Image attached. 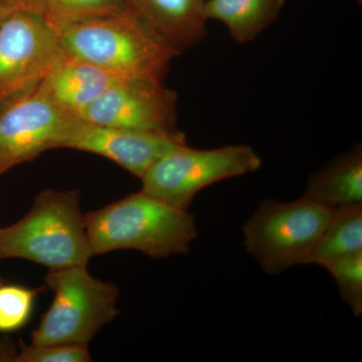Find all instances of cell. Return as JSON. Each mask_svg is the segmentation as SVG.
<instances>
[{
    "label": "cell",
    "mask_w": 362,
    "mask_h": 362,
    "mask_svg": "<svg viewBox=\"0 0 362 362\" xmlns=\"http://www.w3.org/2000/svg\"><path fill=\"white\" fill-rule=\"evenodd\" d=\"M122 80L126 78L68 54L42 86L62 109L78 117L86 107Z\"/></svg>",
    "instance_id": "7c38bea8"
},
{
    "label": "cell",
    "mask_w": 362,
    "mask_h": 362,
    "mask_svg": "<svg viewBox=\"0 0 362 362\" xmlns=\"http://www.w3.org/2000/svg\"><path fill=\"white\" fill-rule=\"evenodd\" d=\"M334 211L305 195L292 202H264L244 226L247 252L268 274L310 264Z\"/></svg>",
    "instance_id": "5b68a950"
},
{
    "label": "cell",
    "mask_w": 362,
    "mask_h": 362,
    "mask_svg": "<svg viewBox=\"0 0 362 362\" xmlns=\"http://www.w3.org/2000/svg\"><path fill=\"white\" fill-rule=\"evenodd\" d=\"M339 289L343 301L354 315L362 312V252L349 255L326 267Z\"/></svg>",
    "instance_id": "ac0fdd59"
},
{
    "label": "cell",
    "mask_w": 362,
    "mask_h": 362,
    "mask_svg": "<svg viewBox=\"0 0 362 362\" xmlns=\"http://www.w3.org/2000/svg\"><path fill=\"white\" fill-rule=\"evenodd\" d=\"M286 0H206L207 21H220L238 44L257 39L278 20Z\"/></svg>",
    "instance_id": "5bb4252c"
},
{
    "label": "cell",
    "mask_w": 362,
    "mask_h": 362,
    "mask_svg": "<svg viewBox=\"0 0 362 362\" xmlns=\"http://www.w3.org/2000/svg\"><path fill=\"white\" fill-rule=\"evenodd\" d=\"M185 144L187 137L180 130L154 132L121 129L78 118L64 148L106 157L141 180L159 159Z\"/></svg>",
    "instance_id": "30bf717a"
},
{
    "label": "cell",
    "mask_w": 362,
    "mask_h": 362,
    "mask_svg": "<svg viewBox=\"0 0 362 362\" xmlns=\"http://www.w3.org/2000/svg\"><path fill=\"white\" fill-rule=\"evenodd\" d=\"M78 118L62 109L42 85L0 109V176L47 150L64 148Z\"/></svg>",
    "instance_id": "ba28073f"
},
{
    "label": "cell",
    "mask_w": 362,
    "mask_h": 362,
    "mask_svg": "<svg viewBox=\"0 0 362 362\" xmlns=\"http://www.w3.org/2000/svg\"><path fill=\"white\" fill-rule=\"evenodd\" d=\"M304 195L312 201L332 209L361 204V145L337 157L311 175Z\"/></svg>",
    "instance_id": "4fadbf2b"
},
{
    "label": "cell",
    "mask_w": 362,
    "mask_h": 362,
    "mask_svg": "<svg viewBox=\"0 0 362 362\" xmlns=\"http://www.w3.org/2000/svg\"><path fill=\"white\" fill-rule=\"evenodd\" d=\"M261 157L249 145L194 149L182 145L159 159L141 178L142 190L188 209L195 194L218 181L256 173Z\"/></svg>",
    "instance_id": "8992f818"
},
{
    "label": "cell",
    "mask_w": 362,
    "mask_h": 362,
    "mask_svg": "<svg viewBox=\"0 0 362 362\" xmlns=\"http://www.w3.org/2000/svg\"><path fill=\"white\" fill-rule=\"evenodd\" d=\"M66 52L126 80L164 84L181 52L128 11L95 16L57 28Z\"/></svg>",
    "instance_id": "7a4b0ae2"
},
{
    "label": "cell",
    "mask_w": 362,
    "mask_h": 362,
    "mask_svg": "<svg viewBox=\"0 0 362 362\" xmlns=\"http://www.w3.org/2000/svg\"><path fill=\"white\" fill-rule=\"evenodd\" d=\"M177 95L164 84L122 80L81 112L78 118L121 129L177 131Z\"/></svg>",
    "instance_id": "9c48e42d"
},
{
    "label": "cell",
    "mask_w": 362,
    "mask_h": 362,
    "mask_svg": "<svg viewBox=\"0 0 362 362\" xmlns=\"http://www.w3.org/2000/svg\"><path fill=\"white\" fill-rule=\"evenodd\" d=\"M93 254L135 250L153 259L188 254L197 225L188 209L173 206L144 190L85 214Z\"/></svg>",
    "instance_id": "6da1fadb"
},
{
    "label": "cell",
    "mask_w": 362,
    "mask_h": 362,
    "mask_svg": "<svg viewBox=\"0 0 362 362\" xmlns=\"http://www.w3.org/2000/svg\"><path fill=\"white\" fill-rule=\"evenodd\" d=\"M14 11L8 0H0V25Z\"/></svg>",
    "instance_id": "ffe728a7"
},
{
    "label": "cell",
    "mask_w": 362,
    "mask_h": 362,
    "mask_svg": "<svg viewBox=\"0 0 362 362\" xmlns=\"http://www.w3.org/2000/svg\"><path fill=\"white\" fill-rule=\"evenodd\" d=\"M125 11L180 52L206 37V0H124Z\"/></svg>",
    "instance_id": "8fae6325"
},
{
    "label": "cell",
    "mask_w": 362,
    "mask_h": 362,
    "mask_svg": "<svg viewBox=\"0 0 362 362\" xmlns=\"http://www.w3.org/2000/svg\"><path fill=\"white\" fill-rule=\"evenodd\" d=\"M94 256L77 189H45L32 209L0 228V259H25L49 270L87 266Z\"/></svg>",
    "instance_id": "3957f363"
},
{
    "label": "cell",
    "mask_w": 362,
    "mask_h": 362,
    "mask_svg": "<svg viewBox=\"0 0 362 362\" xmlns=\"http://www.w3.org/2000/svg\"><path fill=\"white\" fill-rule=\"evenodd\" d=\"M18 362H89V349L77 344H25L21 341L18 354L7 357Z\"/></svg>",
    "instance_id": "d6986e66"
},
{
    "label": "cell",
    "mask_w": 362,
    "mask_h": 362,
    "mask_svg": "<svg viewBox=\"0 0 362 362\" xmlns=\"http://www.w3.org/2000/svg\"><path fill=\"white\" fill-rule=\"evenodd\" d=\"M40 289L18 284H0V333L23 329L30 320Z\"/></svg>",
    "instance_id": "e0dca14e"
},
{
    "label": "cell",
    "mask_w": 362,
    "mask_h": 362,
    "mask_svg": "<svg viewBox=\"0 0 362 362\" xmlns=\"http://www.w3.org/2000/svg\"><path fill=\"white\" fill-rule=\"evenodd\" d=\"M357 2H358L359 4H361L362 0H357Z\"/></svg>",
    "instance_id": "7402d4cb"
},
{
    "label": "cell",
    "mask_w": 362,
    "mask_h": 362,
    "mask_svg": "<svg viewBox=\"0 0 362 362\" xmlns=\"http://www.w3.org/2000/svg\"><path fill=\"white\" fill-rule=\"evenodd\" d=\"M45 281L54 299L30 334L33 344L88 346L119 315L118 288L90 276L87 266L49 270Z\"/></svg>",
    "instance_id": "277c9868"
},
{
    "label": "cell",
    "mask_w": 362,
    "mask_h": 362,
    "mask_svg": "<svg viewBox=\"0 0 362 362\" xmlns=\"http://www.w3.org/2000/svg\"><path fill=\"white\" fill-rule=\"evenodd\" d=\"M359 252H362V204L337 207L314 247L310 264L326 268Z\"/></svg>",
    "instance_id": "9a60e30c"
},
{
    "label": "cell",
    "mask_w": 362,
    "mask_h": 362,
    "mask_svg": "<svg viewBox=\"0 0 362 362\" xmlns=\"http://www.w3.org/2000/svg\"><path fill=\"white\" fill-rule=\"evenodd\" d=\"M14 11L37 14L49 25L59 26L95 16L120 13L124 0H8Z\"/></svg>",
    "instance_id": "2e32d148"
},
{
    "label": "cell",
    "mask_w": 362,
    "mask_h": 362,
    "mask_svg": "<svg viewBox=\"0 0 362 362\" xmlns=\"http://www.w3.org/2000/svg\"><path fill=\"white\" fill-rule=\"evenodd\" d=\"M1 283H4V280H2V278L0 277V284H1Z\"/></svg>",
    "instance_id": "44dd1931"
},
{
    "label": "cell",
    "mask_w": 362,
    "mask_h": 362,
    "mask_svg": "<svg viewBox=\"0 0 362 362\" xmlns=\"http://www.w3.org/2000/svg\"><path fill=\"white\" fill-rule=\"evenodd\" d=\"M66 54L57 28L13 11L0 25V109L37 89Z\"/></svg>",
    "instance_id": "52a82bcc"
}]
</instances>
